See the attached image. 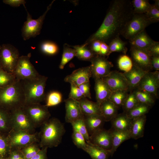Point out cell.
<instances>
[{"instance_id": "29", "label": "cell", "mask_w": 159, "mask_h": 159, "mask_svg": "<svg viewBox=\"0 0 159 159\" xmlns=\"http://www.w3.org/2000/svg\"><path fill=\"white\" fill-rule=\"evenodd\" d=\"M86 44L72 46L75 51V56L79 59L90 61L96 55Z\"/></svg>"}, {"instance_id": "57", "label": "cell", "mask_w": 159, "mask_h": 159, "mask_svg": "<svg viewBox=\"0 0 159 159\" xmlns=\"http://www.w3.org/2000/svg\"><path fill=\"white\" fill-rule=\"evenodd\" d=\"M153 5L157 8L158 9H159V0H155V3Z\"/></svg>"}, {"instance_id": "33", "label": "cell", "mask_w": 159, "mask_h": 159, "mask_svg": "<svg viewBox=\"0 0 159 159\" xmlns=\"http://www.w3.org/2000/svg\"><path fill=\"white\" fill-rule=\"evenodd\" d=\"M126 43L122 40L119 37H116L112 40L108 44L109 52L108 57L112 52H122L126 54L127 51L126 47Z\"/></svg>"}, {"instance_id": "14", "label": "cell", "mask_w": 159, "mask_h": 159, "mask_svg": "<svg viewBox=\"0 0 159 159\" xmlns=\"http://www.w3.org/2000/svg\"><path fill=\"white\" fill-rule=\"evenodd\" d=\"M130 52L133 66L148 72L153 69L151 56L147 51L131 46Z\"/></svg>"}, {"instance_id": "36", "label": "cell", "mask_w": 159, "mask_h": 159, "mask_svg": "<svg viewBox=\"0 0 159 159\" xmlns=\"http://www.w3.org/2000/svg\"><path fill=\"white\" fill-rule=\"evenodd\" d=\"M134 13L145 14L151 6L148 0H133L131 1Z\"/></svg>"}, {"instance_id": "40", "label": "cell", "mask_w": 159, "mask_h": 159, "mask_svg": "<svg viewBox=\"0 0 159 159\" xmlns=\"http://www.w3.org/2000/svg\"><path fill=\"white\" fill-rule=\"evenodd\" d=\"M139 103L134 91L130 92L122 106L123 112L127 113L134 107Z\"/></svg>"}, {"instance_id": "32", "label": "cell", "mask_w": 159, "mask_h": 159, "mask_svg": "<svg viewBox=\"0 0 159 159\" xmlns=\"http://www.w3.org/2000/svg\"><path fill=\"white\" fill-rule=\"evenodd\" d=\"M151 107L148 105L139 103L132 109L125 113L128 117L134 119L148 113Z\"/></svg>"}, {"instance_id": "45", "label": "cell", "mask_w": 159, "mask_h": 159, "mask_svg": "<svg viewBox=\"0 0 159 159\" xmlns=\"http://www.w3.org/2000/svg\"><path fill=\"white\" fill-rule=\"evenodd\" d=\"M72 138L74 145L83 150L86 147L87 143L83 136L77 131L73 130Z\"/></svg>"}, {"instance_id": "51", "label": "cell", "mask_w": 159, "mask_h": 159, "mask_svg": "<svg viewBox=\"0 0 159 159\" xmlns=\"http://www.w3.org/2000/svg\"><path fill=\"white\" fill-rule=\"evenodd\" d=\"M148 52L150 56H159V42L155 41L154 43L150 47Z\"/></svg>"}, {"instance_id": "52", "label": "cell", "mask_w": 159, "mask_h": 159, "mask_svg": "<svg viewBox=\"0 0 159 159\" xmlns=\"http://www.w3.org/2000/svg\"><path fill=\"white\" fill-rule=\"evenodd\" d=\"M3 2L13 7H18L21 4L25 6V4L26 3L24 0H4Z\"/></svg>"}, {"instance_id": "1", "label": "cell", "mask_w": 159, "mask_h": 159, "mask_svg": "<svg viewBox=\"0 0 159 159\" xmlns=\"http://www.w3.org/2000/svg\"><path fill=\"white\" fill-rule=\"evenodd\" d=\"M134 13L130 0H113L101 26L85 44L88 45L93 41L98 40L108 45L112 40L121 35Z\"/></svg>"}, {"instance_id": "56", "label": "cell", "mask_w": 159, "mask_h": 159, "mask_svg": "<svg viewBox=\"0 0 159 159\" xmlns=\"http://www.w3.org/2000/svg\"><path fill=\"white\" fill-rule=\"evenodd\" d=\"M150 74L154 81L159 86V72L158 71L151 72L150 71Z\"/></svg>"}, {"instance_id": "50", "label": "cell", "mask_w": 159, "mask_h": 159, "mask_svg": "<svg viewBox=\"0 0 159 159\" xmlns=\"http://www.w3.org/2000/svg\"><path fill=\"white\" fill-rule=\"evenodd\" d=\"M101 42H102L100 40H96L93 41L90 44V48L96 55H99Z\"/></svg>"}, {"instance_id": "12", "label": "cell", "mask_w": 159, "mask_h": 159, "mask_svg": "<svg viewBox=\"0 0 159 159\" xmlns=\"http://www.w3.org/2000/svg\"><path fill=\"white\" fill-rule=\"evenodd\" d=\"M107 59L106 57L96 55L90 61L92 76L94 80L101 79L111 71V69L113 65Z\"/></svg>"}, {"instance_id": "30", "label": "cell", "mask_w": 159, "mask_h": 159, "mask_svg": "<svg viewBox=\"0 0 159 159\" xmlns=\"http://www.w3.org/2000/svg\"><path fill=\"white\" fill-rule=\"evenodd\" d=\"M133 91L139 103L148 105L151 107L155 103L156 98L154 95L137 88L135 89Z\"/></svg>"}, {"instance_id": "53", "label": "cell", "mask_w": 159, "mask_h": 159, "mask_svg": "<svg viewBox=\"0 0 159 159\" xmlns=\"http://www.w3.org/2000/svg\"><path fill=\"white\" fill-rule=\"evenodd\" d=\"M48 148H42L39 152L30 159H47V152Z\"/></svg>"}, {"instance_id": "37", "label": "cell", "mask_w": 159, "mask_h": 159, "mask_svg": "<svg viewBox=\"0 0 159 159\" xmlns=\"http://www.w3.org/2000/svg\"><path fill=\"white\" fill-rule=\"evenodd\" d=\"M17 80L14 73L8 72L0 68V88L11 85Z\"/></svg>"}, {"instance_id": "22", "label": "cell", "mask_w": 159, "mask_h": 159, "mask_svg": "<svg viewBox=\"0 0 159 159\" xmlns=\"http://www.w3.org/2000/svg\"><path fill=\"white\" fill-rule=\"evenodd\" d=\"M95 80L96 102L100 105L103 102L109 99L112 91L102 79H97Z\"/></svg>"}, {"instance_id": "13", "label": "cell", "mask_w": 159, "mask_h": 159, "mask_svg": "<svg viewBox=\"0 0 159 159\" xmlns=\"http://www.w3.org/2000/svg\"><path fill=\"white\" fill-rule=\"evenodd\" d=\"M101 79L112 92L118 90L129 92L128 84L123 73L117 71H111L108 75Z\"/></svg>"}, {"instance_id": "15", "label": "cell", "mask_w": 159, "mask_h": 159, "mask_svg": "<svg viewBox=\"0 0 159 159\" xmlns=\"http://www.w3.org/2000/svg\"><path fill=\"white\" fill-rule=\"evenodd\" d=\"M90 143L105 150L110 151L112 147V140L109 130L103 128L94 132L90 136Z\"/></svg>"}, {"instance_id": "18", "label": "cell", "mask_w": 159, "mask_h": 159, "mask_svg": "<svg viewBox=\"0 0 159 159\" xmlns=\"http://www.w3.org/2000/svg\"><path fill=\"white\" fill-rule=\"evenodd\" d=\"M148 72L133 66L130 71L123 73L128 84L129 92L136 88L142 78Z\"/></svg>"}, {"instance_id": "34", "label": "cell", "mask_w": 159, "mask_h": 159, "mask_svg": "<svg viewBox=\"0 0 159 159\" xmlns=\"http://www.w3.org/2000/svg\"><path fill=\"white\" fill-rule=\"evenodd\" d=\"M128 92L124 90L112 92L109 100L119 109L123 105L128 94Z\"/></svg>"}, {"instance_id": "39", "label": "cell", "mask_w": 159, "mask_h": 159, "mask_svg": "<svg viewBox=\"0 0 159 159\" xmlns=\"http://www.w3.org/2000/svg\"><path fill=\"white\" fill-rule=\"evenodd\" d=\"M117 63L118 68L124 72L130 71L133 66L131 58L126 54H123L119 57Z\"/></svg>"}, {"instance_id": "54", "label": "cell", "mask_w": 159, "mask_h": 159, "mask_svg": "<svg viewBox=\"0 0 159 159\" xmlns=\"http://www.w3.org/2000/svg\"><path fill=\"white\" fill-rule=\"evenodd\" d=\"M108 52V45L105 43L102 42L100 51L99 55L105 57H107V58Z\"/></svg>"}, {"instance_id": "21", "label": "cell", "mask_w": 159, "mask_h": 159, "mask_svg": "<svg viewBox=\"0 0 159 159\" xmlns=\"http://www.w3.org/2000/svg\"><path fill=\"white\" fill-rule=\"evenodd\" d=\"M129 41L131 46L147 52L155 41L150 37L145 30Z\"/></svg>"}, {"instance_id": "59", "label": "cell", "mask_w": 159, "mask_h": 159, "mask_svg": "<svg viewBox=\"0 0 159 159\" xmlns=\"http://www.w3.org/2000/svg\"><path fill=\"white\" fill-rule=\"evenodd\" d=\"M1 47V46L0 45V49Z\"/></svg>"}, {"instance_id": "7", "label": "cell", "mask_w": 159, "mask_h": 159, "mask_svg": "<svg viewBox=\"0 0 159 159\" xmlns=\"http://www.w3.org/2000/svg\"><path fill=\"white\" fill-rule=\"evenodd\" d=\"M18 50L10 44H3L0 49V68L14 73L19 57Z\"/></svg>"}, {"instance_id": "23", "label": "cell", "mask_w": 159, "mask_h": 159, "mask_svg": "<svg viewBox=\"0 0 159 159\" xmlns=\"http://www.w3.org/2000/svg\"><path fill=\"white\" fill-rule=\"evenodd\" d=\"M159 87V86L154 81L150 72H149L143 77L136 88L148 92L158 98V90Z\"/></svg>"}, {"instance_id": "3", "label": "cell", "mask_w": 159, "mask_h": 159, "mask_svg": "<svg viewBox=\"0 0 159 159\" xmlns=\"http://www.w3.org/2000/svg\"><path fill=\"white\" fill-rule=\"evenodd\" d=\"M25 97L20 80L13 84L0 88V107L11 112L22 108Z\"/></svg>"}, {"instance_id": "31", "label": "cell", "mask_w": 159, "mask_h": 159, "mask_svg": "<svg viewBox=\"0 0 159 159\" xmlns=\"http://www.w3.org/2000/svg\"><path fill=\"white\" fill-rule=\"evenodd\" d=\"M12 129L11 113L0 107V130L8 134Z\"/></svg>"}, {"instance_id": "6", "label": "cell", "mask_w": 159, "mask_h": 159, "mask_svg": "<svg viewBox=\"0 0 159 159\" xmlns=\"http://www.w3.org/2000/svg\"><path fill=\"white\" fill-rule=\"evenodd\" d=\"M48 107L40 103L25 105L22 109L28 118L37 128L41 127L50 118Z\"/></svg>"}, {"instance_id": "19", "label": "cell", "mask_w": 159, "mask_h": 159, "mask_svg": "<svg viewBox=\"0 0 159 159\" xmlns=\"http://www.w3.org/2000/svg\"><path fill=\"white\" fill-rule=\"evenodd\" d=\"M111 134L112 147L109 151L112 156L121 144L125 141L131 138L130 130L120 131L111 127L109 130Z\"/></svg>"}, {"instance_id": "4", "label": "cell", "mask_w": 159, "mask_h": 159, "mask_svg": "<svg viewBox=\"0 0 159 159\" xmlns=\"http://www.w3.org/2000/svg\"><path fill=\"white\" fill-rule=\"evenodd\" d=\"M47 78L39 74L35 78L20 80L25 96V105L40 103L45 100V89Z\"/></svg>"}, {"instance_id": "26", "label": "cell", "mask_w": 159, "mask_h": 159, "mask_svg": "<svg viewBox=\"0 0 159 159\" xmlns=\"http://www.w3.org/2000/svg\"><path fill=\"white\" fill-rule=\"evenodd\" d=\"M78 101L84 115L95 114L101 115L100 105L97 102L90 101L84 97Z\"/></svg>"}, {"instance_id": "2", "label": "cell", "mask_w": 159, "mask_h": 159, "mask_svg": "<svg viewBox=\"0 0 159 159\" xmlns=\"http://www.w3.org/2000/svg\"><path fill=\"white\" fill-rule=\"evenodd\" d=\"M38 144L40 148L57 147L65 132L63 123L57 118H49L41 127Z\"/></svg>"}, {"instance_id": "47", "label": "cell", "mask_w": 159, "mask_h": 159, "mask_svg": "<svg viewBox=\"0 0 159 159\" xmlns=\"http://www.w3.org/2000/svg\"><path fill=\"white\" fill-rule=\"evenodd\" d=\"M71 89L69 97L78 100L84 97L78 87L71 84Z\"/></svg>"}, {"instance_id": "20", "label": "cell", "mask_w": 159, "mask_h": 159, "mask_svg": "<svg viewBox=\"0 0 159 159\" xmlns=\"http://www.w3.org/2000/svg\"><path fill=\"white\" fill-rule=\"evenodd\" d=\"M84 120L89 135L103 128L105 122L103 117L100 114H92L84 115Z\"/></svg>"}, {"instance_id": "38", "label": "cell", "mask_w": 159, "mask_h": 159, "mask_svg": "<svg viewBox=\"0 0 159 159\" xmlns=\"http://www.w3.org/2000/svg\"><path fill=\"white\" fill-rule=\"evenodd\" d=\"M75 56V51L74 49L70 47L68 45H64L62 58L59 67L61 69H64L66 64Z\"/></svg>"}, {"instance_id": "16", "label": "cell", "mask_w": 159, "mask_h": 159, "mask_svg": "<svg viewBox=\"0 0 159 159\" xmlns=\"http://www.w3.org/2000/svg\"><path fill=\"white\" fill-rule=\"evenodd\" d=\"M64 101L66 110L65 120L66 122L72 123L84 117L78 100L69 97Z\"/></svg>"}, {"instance_id": "43", "label": "cell", "mask_w": 159, "mask_h": 159, "mask_svg": "<svg viewBox=\"0 0 159 159\" xmlns=\"http://www.w3.org/2000/svg\"><path fill=\"white\" fill-rule=\"evenodd\" d=\"M40 49L42 52L50 55L56 54L58 51L57 45L55 43L50 41L45 42L42 43L40 46Z\"/></svg>"}, {"instance_id": "41", "label": "cell", "mask_w": 159, "mask_h": 159, "mask_svg": "<svg viewBox=\"0 0 159 159\" xmlns=\"http://www.w3.org/2000/svg\"><path fill=\"white\" fill-rule=\"evenodd\" d=\"M41 149L38 143L29 144L20 150L25 159H30L36 155Z\"/></svg>"}, {"instance_id": "5", "label": "cell", "mask_w": 159, "mask_h": 159, "mask_svg": "<svg viewBox=\"0 0 159 159\" xmlns=\"http://www.w3.org/2000/svg\"><path fill=\"white\" fill-rule=\"evenodd\" d=\"M151 22L146 14L134 13L131 19L127 23L121 35L130 41L138 34L145 30Z\"/></svg>"}, {"instance_id": "8", "label": "cell", "mask_w": 159, "mask_h": 159, "mask_svg": "<svg viewBox=\"0 0 159 159\" xmlns=\"http://www.w3.org/2000/svg\"><path fill=\"white\" fill-rule=\"evenodd\" d=\"M7 138L11 149L21 150L32 143H38L39 135L37 132L31 134L12 130L8 134Z\"/></svg>"}, {"instance_id": "9", "label": "cell", "mask_w": 159, "mask_h": 159, "mask_svg": "<svg viewBox=\"0 0 159 159\" xmlns=\"http://www.w3.org/2000/svg\"><path fill=\"white\" fill-rule=\"evenodd\" d=\"M54 1L47 6L45 12L37 19H33L32 16L27 11L26 20L24 22L22 29V37L24 40L35 37L40 34L45 16Z\"/></svg>"}, {"instance_id": "10", "label": "cell", "mask_w": 159, "mask_h": 159, "mask_svg": "<svg viewBox=\"0 0 159 159\" xmlns=\"http://www.w3.org/2000/svg\"><path fill=\"white\" fill-rule=\"evenodd\" d=\"M31 57V53L20 57L14 72L17 80L32 78L39 74L30 61Z\"/></svg>"}, {"instance_id": "48", "label": "cell", "mask_w": 159, "mask_h": 159, "mask_svg": "<svg viewBox=\"0 0 159 159\" xmlns=\"http://www.w3.org/2000/svg\"><path fill=\"white\" fill-rule=\"evenodd\" d=\"M90 86L89 81L80 85L78 87L84 97L91 99V97L90 92Z\"/></svg>"}, {"instance_id": "35", "label": "cell", "mask_w": 159, "mask_h": 159, "mask_svg": "<svg viewBox=\"0 0 159 159\" xmlns=\"http://www.w3.org/2000/svg\"><path fill=\"white\" fill-rule=\"evenodd\" d=\"M71 124L73 129L82 135L85 138L87 143H90V136L86 127L84 117L77 120Z\"/></svg>"}, {"instance_id": "55", "label": "cell", "mask_w": 159, "mask_h": 159, "mask_svg": "<svg viewBox=\"0 0 159 159\" xmlns=\"http://www.w3.org/2000/svg\"><path fill=\"white\" fill-rule=\"evenodd\" d=\"M151 64L153 68L155 70H159V56H154L151 57Z\"/></svg>"}, {"instance_id": "42", "label": "cell", "mask_w": 159, "mask_h": 159, "mask_svg": "<svg viewBox=\"0 0 159 159\" xmlns=\"http://www.w3.org/2000/svg\"><path fill=\"white\" fill-rule=\"evenodd\" d=\"M46 105L48 107L57 105L60 103L62 100L61 94L57 91L50 92L46 97Z\"/></svg>"}, {"instance_id": "27", "label": "cell", "mask_w": 159, "mask_h": 159, "mask_svg": "<svg viewBox=\"0 0 159 159\" xmlns=\"http://www.w3.org/2000/svg\"><path fill=\"white\" fill-rule=\"evenodd\" d=\"M119 108L109 100H107L100 105V114L105 122L110 121L117 114Z\"/></svg>"}, {"instance_id": "28", "label": "cell", "mask_w": 159, "mask_h": 159, "mask_svg": "<svg viewBox=\"0 0 159 159\" xmlns=\"http://www.w3.org/2000/svg\"><path fill=\"white\" fill-rule=\"evenodd\" d=\"M87 144L86 147L83 150L90 155L92 159H108L111 155L109 151L90 143Z\"/></svg>"}, {"instance_id": "11", "label": "cell", "mask_w": 159, "mask_h": 159, "mask_svg": "<svg viewBox=\"0 0 159 159\" xmlns=\"http://www.w3.org/2000/svg\"><path fill=\"white\" fill-rule=\"evenodd\" d=\"M11 113L12 130L31 134L36 132V128L30 121L22 108L17 109Z\"/></svg>"}, {"instance_id": "25", "label": "cell", "mask_w": 159, "mask_h": 159, "mask_svg": "<svg viewBox=\"0 0 159 159\" xmlns=\"http://www.w3.org/2000/svg\"><path fill=\"white\" fill-rule=\"evenodd\" d=\"M146 121L145 115L132 120L130 129L131 138L136 140L143 136Z\"/></svg>"}, {"instance_id": "44", "label": "cell", "mask_w": 159, "mask_h": 159, "mask_svg": "<svg viewBox=\"0 0 159 159\" xmlns=\"http://www.w3.org/2000/svg\"><path fill=\"white\" fill-rule=\"evenodd\" d=\"M11 150L7 135L5 137L0 135V158H6L5 157L7 155H9Z\"/></svg>"}, {"instance_id": "24", "label": "cell", "mask_w": 159, "mask_h": 159, "mask_svg": "<svg viewBox=\"0 0 159 159\" xmlns=\"http://www.w3.org/2000/svg\"><path fill=\"white\" fill-rule=\"evenodd\" d=\"M132 120L127 116L125 113L117 114L111 120L112 127L120 131L130 130Z\"/></svg>"}, {"instance_id": "46", "label": "cell", "mask_w": 159, "mask_h": 159, "mask_svg": "<svg viewBox=\"0 0 159 159\" xmlns=\"http://www.w3.org/2000/svg\"><path fill=\"white\" fill-rule=\"evenodd\" d=\"M145 14L147 18L152 23L159 21V9L153 4H151L150 9Z\"/></svg>"}, {"instance_id": "49", "label": "cell", "mask_w": 159, "mask_h": 159, "mask_svg": "<svg viewBox=\"0 0 159 159\" xmlns=\"http://www.w3.org/2000/svg\"><path fill=\"white\" fill-rule=\"evenodd\" d=\"M8 159H25L20 150L12 149Z\"/></svg>"}, {"instance_id": "58", "label": "cell", "mask_w": 159, "mask_h": 159, "mask_svg": "<svg viewBox=\"0 0 159 159\" xmlns=\"http://www.w3.org/2000/svg\"><path fill=\"white\" fill-rule=\"evenodd\" d=\"M8 157L6 158H0V159H8Z\"/></svg>"}, {"instance_id": "17", "label": "cell", "mask_w": 159, "mask_h": 159, "mask_svg": "<svg viewBox=\"0 0 159 159\" xmlns=\"http://www.w3.org/2000/svg\"><path fill=\"white\" fill-rule=\"evenodd\" d=\"M92 77L90 66L82 67L74 71L72 73L66 76L64 81L70 84L78 87L80 85L89 81Z\"/></svg>"}]
</instances>
